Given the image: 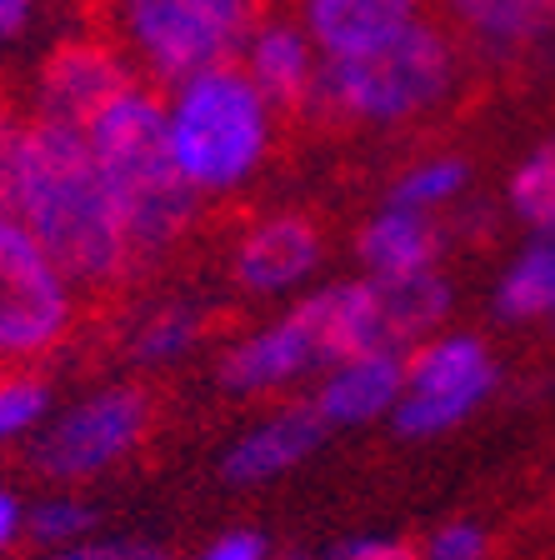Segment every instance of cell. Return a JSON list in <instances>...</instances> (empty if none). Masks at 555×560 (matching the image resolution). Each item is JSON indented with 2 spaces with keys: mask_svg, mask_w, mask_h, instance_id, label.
I'll return each instance as SVG.
<instances>
[{
  "mask_svg": "<svg viewBox=\"0 0 555 560\" xmlns=\"http://www.w3.org/2000/svg\"><path fill=\"white\" fill-rule=\"evenodd\" d=\"M11 130H15V120L0 116V165H5V145H11Z\"/></svg>",
  "mask_w": 555,
  "mask_h": 560,
  "instance_id": "31",
  "label": "cell"
},
{
  "mask_svg": "<svg viewBox=\"0 0 555 560\" xmlns=\"http://www.w3.org/2000/svg\"><path fill=\"white\" fill-rule=\"evenodd\" d=\"M85 145L116 190L136 260H155L161 250H171L196 221V190L175 171L165 105L155 101L151 85H126L85 126Z\"/></svg>",
  "mask_w": 555,
  "mask_h": 560,
  "instance_id": "2",
  "label": "cell"
},
{
  "mask_svg": "<svg viewBox=\"0 0 555 560\" xmlns=\"http://www.w3.org/2000/svg\"><path fill=\"white\" fill-rule=\"evenodd\" d=\"M200 560H270V546L261 530H226L200 550Z\"/></svg>",
  "mask_w": 555,
  "mask_h": 560,
  "instance_id": "28",
  "label": "cell"
},
{
  "mask_svg": "<svg viewBox=\"0 0 555 560\" xmlns=\"http://www.w3.org/2000/svg\"><path fill=\"white\" fill-rule=\"evenodd\" d=\"M321 250L325 241L305 215H270L241 235L231 276L251 295H280L321 266Z\"/></svg>",
  "mask_w": 555,
  "mask_h": 560,
  "instance_id": "11",
  "label": "cell"
},
{
  "mask_svg": "<svg viewBox=\"0 0 555 560\" xmlns=\"http://www.w3.org/2000/svg\"><path fill=\"white\" fill-rule=\"evenodd\" d=\"M126 85H136L116 46L101 40H66L46 56L35 75V120L85 130Z\"/></svg>",
  "mask_w": 555,
  "mask_h": 560,
  "instance_id": "9",
  "label": "cell"
},
{
  "mask_svg": "<svg viewBox=\"0 0 555 560\" xmlns=\"http://www.w3.org/2000/svg\"><path fill=\"white\" fill-rule=\"evenodd\" d=\"M270 560H311L305 550H280V556H270Z\"/></svg>",
  "mask_w": 555,
  "mask_h": 560,
  "instance_id": "32",
  "label": "cell"
},
{
  "mask_svg": "<svg viewBox=\"0 0 555 560\" xmlns=\"http://www.w3.org/2000/svg\"><path fill=\"white\" fill-rule=\"evenodd\" d=\"M196 336H200V326H196V315L190 311H161V315H151V320L136 330L130 355H136L140 365H171V361H181L185 350L196 346Z\"/></svg>",
  "mask_w": 555,
  "mask_h": 560,
  "instance_id": "21",
  "label": "cell"
},
{
  "mask_svg": "<svg viewBox=\"0 0 555 560\" xmlns=\"http://www.w3.org/2000/svg\"><path fill=\"white\" fill-rule=\"evenodd\" d=\"M510 206L525 225L535 231H555V140L531 151L521 161V171L510 175Z\"/></svg>",
  "mask_w": 555,
  "mask_h": 560,
  "instance_id": "20",
  "label": "cell"
},
{
  "mask_svg": "<svg viewBox=\"0 0 555 560\" xmlns=\"http://www.w3.org/2000/svg\"><path fill=\"white\" fill-rule=\"evenodd\" d=\"M375 305H381V340L385 350H411L420 336L446 320L451 311V285L440 280V270H416V276H395V280H375Z\"/></svg>",
  "mask_w": 555,
  "mask_h": 560,
  "instance_id": "17",
  "label": "cell"
},
{
  "mask_svg": "<svg viewBox=\"0 0 555 560\" xmlns=\"http://www.w3.org/2000/svg\"><path fill=\"white\" fill-rule=\"evenodd\" d=\"M111 21L146 81L185 85L251 40L261 0H111Z\"/></svg>",
  "mask_w": 555,
  "mask_h": 560,
  "instance_id": "5",
  "label": "cell"
},
{
  "mask_svg": "<svg viewBox=\"0 0 555 560\" xmlns=\"http://www.w3.org/2000/svg\"><path fill=\"white\" fill-rule=\"evenodd\" d=\"M21 530H25V511H21V501H15L11 490H0V550L15 546V540H21Z\"/></svg>",
  "mask_w": 555,
  "mask_h": 560,
  "instance_id": "29",
  "label": "cell"
},
{
  "mask_svg": "<svg viewBox=\"0 0 555 560\" xmlns=\"http://www.w3.org/2000/svg\"><path fill=\"white\" fill-rule=\"evenodd\" d=\"M401 396H405V355L401 350H366V355L331 365L321 396H315V416L325 425H360V420L391 416Z\"/></svg>",
  "mask_w": 555,
  "mask_h": 560,
  "instance_id": "15",
  "label": "cell"
},
{
  "mask_svg": "<svg viewBox=\"0 0 555 560\" xmlns=\"http://www.w3.org/2000/svg\"><path fill=\"white\" fill-rule=\"evenodd\" d=\"M315 365H325L321 336H315L311 315L296 305L286 320L255 330V336H245L241 346L226 350V361H220V385L235 390V396H255V390H276V385L301 381V375L315 371Z\"/></svg>",
  "mask_w": 555,
  "mask_h": 560,
  "instance_id": "10",
  "label": "cell"
},
{
  "mask_svg": "<svg viewBox=\"0 0 555 560\" xmlns=\"http://www.w3.org/2000/svg\"><path fill=\"white\" fill-rule=\"evenodd\" d=\"M486 556H490V536H486V525H475V521L440 525L436 536L426 540V550H420V560H486Z\"/></svg>",
  "mask_w": 555,
  "mask_h": 560,
  "instance_id": "25",
  "label": "cell"
},
{
  "mask_svg": "<svg viewBox=\"0 0 555 560\" xmlns=\"http://www.w3.org/2000/svg\"><path fill=\"white\" fill-rule=\"evenodd\" d=\"M321 560H420V556L395 536H350L336 550H325Z\"/></svg>",
  "mask_w": 555,
  "mask_h": 560,
  "instance_id": "27",
  "label": "cell"
},
{
  "mask_svg": "<svg viewBox=\"0 0 555 560\" xmlns=\"http://www.w3.org/2000/svg\"><path fill=\"white\" fill-rule=\"evenodd\" d=\"M70 320L76 285L21 221L0 215V361L15 365L56 350Z\"/></svg>",
  "mask_w": 555,
  "mask_h": 560,
  "instance_id": "6",
  "label": "cell"
},
{
  "mask_svg": "<svg viewBox=\"0 0 555 560\" xmlns=\"http://www.w3.org/2000/svg\"><path fill=\"white\" fill-rule=\"evenodd\" d=\"M420 15V0H301V31L325 60H350L395 40Z\"/></svg>",
  "mask_w": 555,
  "mask_h": 560,
  "instance_id": "13",
  "label": "cell"
},
{
  "mask_svg": "<svg viewBox=\"0 0 555 560\" xmlns=\"http://www.w3.org/2000/svg\"><path fill=\"white\" fill-rule=\"evenodd\" d=\"M440 256V225L426 210L385 206L375 221L360 231V260L375 280L416 276V270H436Z\"/></svg>",
  "mask_w": 555,
  "mask_h": 560,
  "instance_id": "16",
  "label": "cell"
},
{
  "mask_svg": "<svg viewBox=\"0 0 555 560\" xmlns=\"http://www.w3.org/2000/svg\"><path fill=\"white\" fill-rule=\"evenodd\" d=\"M325 420L315 416V406H290L276 410L270 420L251 425L231 451L220 455V480L226 486H266V480L286 476L321 445Z\"/></svg>",
  "mask_w": 555,
  "mask_h": 560,
  "instance_id": "14",
  "label": "cell"
},
{
  "mask_svg": "<svg viewBox=\"0 0 555 560\" xmlns=\"http://www.w3.org/2000/svg\"><path fill=\"white\" fill-rule=\"evenodd\" d=\"M175 171L190 190H235L270 145V105L241 66H210L181 85L165 110Z\"/></svg>",
  "mask_w": 555,
  "mask_h": 560,
  "instance_id": "3",
  "label": "cell"
},
{
  "mask_svg": "<svg viewBox=\"0 0 555 560\" xmlns=\"http://www.w3.org/2000/svg\"><path fill=\"white\" fill-rule=\"evenodd\" d=\"M461 186H465V165L461 161H426V165H416L411 175L395 180L391 206L430 210V206H440V200H451Z\"/></svg>",
  "mask_w": 555,
  "mask_h": 560,
  "instance_id": "23",
  "label": "cell"
},
{
  "mask_svg": "<svg viewBox=\"0 0 555 560\" xmlns=\"http://www.w3.org/2000/svg\"><path fill=\"white\" fill-rule=\"evenodd\" d=\"M496 385V361L475 336H440L405 355V396L391 420L405 441H426L461 425Z\"/></svg>",
  "mask_w": 555,
  "mask_h": 560,
  "instance_id": "7",
  "label": "cell"
},
{
  "mask_svg": "<svg viewBox=\"0 0 555 560\" xmlns=\"http://www.w3.org/2000/svg\"><path fill=\"white\" fill-rule=\"evenodd\" d=\"M440 5L471 40L486 46H531L555 31V0H440Z\"/></svg>",
  "mask_w": 555,
  "mask_h": 560,
  "instance_id": "18",
  "label": "cell"
},
{
  "mask_svg": "<svg viewBox=\"0 0 555 560\" xmlns=\"http://www.w3.org/2000/svg\"><path fill=\"white\" fill-rule=\"evenodd\" d=\"M46 560H171L161 546H140V540H81V546L50 550Z\"/></svg>",
  "mask_w": 555,
  "mask_h": 560,
  "instance_id": "26",
  "label": "cell"
},
{
  "mask_svg": "<svg viewBox=\"0 0 555 560\" xmlns=\"http://www.w3.org/2000/svg\"><path fill=\"white\" fill-rule=\"evenodd\" d=\"M46 385L41 381H25V375H11V381H0V445L25 435L35 420L46 416Z\"/></svg>",
  "mask_w": 555,
  "mask_h": 560,
  "instance_id": "24",
  "label": "cell"
},
{
  "mask_svg": "<svg viewBox=\"0 0 555 560\" xmlns=\"http://www.w3.org/2000/svg\"><path fill=\"white\" fill-rule=\"evenodd\" d=\"M245 75L261 91L270 110L286 116H305L315 110V85H321V66H315V46L301 25L290 21H261L245 40Z\"/></svg>",
  "mask_w": 555,
  "mask_h": 560,
  "instance_id": "12",
  "label": "cell"
},
{
  "mask_svg": "<svg viewBox=\"0 0 555 560\" xmlns=\"http://www.w3.org/2000/svg\"><path fill=\"white\" fill-rule=\"evenodd\" d=\"M91 525H95V511L85 501H76V495H50V501H41L35 511H25V530L50 550L81 546V536Z\"/></svg>",
  "mask_w": 555,
  "mask_h": 560,
  "instance_id": "22",
  "label": "cell"
},
{
  "mask_svg": "<svg viewBox=\"0 0 555 560\" xmlns=\"http://www.w3.org/2000/svg\"><path fill=\"white\" fill-rule=\"evenodd\" d=\"M146 431H151V400H146V390H136V385H111V390L85 396L81 406H70L66 416L35 441V470L50 480L101 476L105 466L126 460Z\"/></svg>",
  "mask_w": 555,
  "mask_h": 560,
  "instance_id": "8",
  "label": "cell"
},
{
  "mask_svg": "<svg viewBox=\"0 0 555 560\" xmlns=\"http://www.w3.org/2000/svg\"><path fill=\"white\" fill-rule=\"evenodd\" d=\"M500 320H551L555 326V231H541L496 285Z\"/></svg>",
  "mask_w": 555,
  "mask_h": 560,
  "instance_id": "19",
  "label": "cell"
},
{
  "mask_svg": "<svg viewBox=\"0 0 555 560\" xmlns=\"http://www.w3.org/2000/svg\"><path fill=\"white\" fill-rule=\"evenodd\" d=\"M455 81L451 35L430 21H416L395 40L350 60H325L315 85V110L340 120H370L391 126L411 120L440 101Z\"/></svg>",
  "mask_w": 555,
  "mask_h": 560,
  "instance_id": "4",
  "label": "cell"
},
{
  "mask_svg": "<svg viewBox=\"0 0 555 560\" xmlns=\"http://www.w3.org/2000/svg\"><path fill=\"white\" fill-rule=\"evenodd\" d=\"M25 11H31V0H0V40H5L11 31H21Z\"/></svg>",
  "mask_w": 555,
  "mask_h": 560,
  "instance_id": "30",
  "label": "cell"
},
{
  "mask_svg": "<svg viewBox=\"0 0 555 560\" xmlns=\"http://www.w3.org/2000/svg\"><path fill=\"white\" fill-rule=\"evenodd\" d=\"M0 215L21 221L70 285L105 291L136 266L126 215L85 145V130L35 116L15 120L0 165Z\"/></svg>",
  "mask_w": 555,
  "mask_h": 560,
  "instance_id": "1",
  "label": "cell"
}]
</instances>
